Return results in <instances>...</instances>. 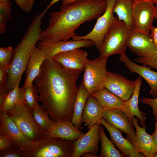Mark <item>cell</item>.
Segmentation results:
<instances>
[{
	"instance_id": "cell-20",
	"label": "cell",
	"mask_w": 157,
	"mask_h": 157,
	"mask_svg": "<svg viewBox=\"0 0 157 157\" xmlns=\"http://www.w3.org/2000/svg\"><path fill=\"white\" fill-rule=\"evenodd\" d=\"M79 129L72 122H54L46 133L47 137L49 138H60L73 142L83 134Z\"/></svg>"
},
{
	"instance_id": "cell-7",
	"label": "cell",
	"mask_w": 157,
	"mask_h": 157,
	"mask_svg": "<svg viewBox=\"0 0 157 157\" xmlns=\"http://www.w3.org/2000/svg\"><path fill=\"white\" fill-rule=\"evenodd\" d=\"M107 59L97 58L86 63L81 84L90 95L105 88Z\"/></svg>"
},
{
	"instance_id": "cell-22",
	"label": "cell",
	"mask_w": 157,
	"mask_h": 157,
	"mask_svg": "<svg viewBox=\"0 0 157 157\" xmlns=\"http://www.w3.org/2000/svg\"><path fill=\"white\" fill-rule=\"evenodd\" d=\"M135 88L131 97L125 101L124 108L122 110L125 113L131 123L135 116L140 120L141 126L145 125V114L139 110L138 107V97L140 86L142 83L141 77L139 76L137 79Z\"/></svg>"
},
{
	"instance_id": "cell-38",
	"label": "cell",
	"mask_w": 157,
	"mask_h": 157,
	"mask_svg": "<svg viewBox=\"0 0 157 157\" xmlns=\"http://www.w3.org/2000/svg\"><path fill=\"white\" fill-rule=\"evenodd\" d=\"M151 39L152 41L157 49V27L153 26L152 28L150 33H149Z\"/></svg>"
},
{
	"instance_id": "cell-28",
	"label": "cell",
	"mask_w": 157,
	"mask_h": 157,
	"mask_svg": "<svg viewBox=\"0 0 157 157\" xmlns=\"http://www.w3.org/2000/svg\"><path fill=\"white\" fill-rule=\"evenodd\" d=\"M33 118L39 127L44 131H48L53 125L54 122L50 118L45 108L39 105L31 110Z\"/></svg>"
},
{
	"instance_id": "cell-36",
	"label": "cell",
	"mask_w": 157,
	"mask_h": 157,
	"mask_svg": "<svg viewBox=\"0 0 157 157\" xmlns=\"http://www.w3.org/2000/svg\"><path fill=\"white\" fill-rule=\"evenodd\" d=\"M139 100L144 104L149 105L151 107L153 115L156 119L157 117V97L153 98L143 97L140 98Z\"/></svg>"
},
{
	"instance_id": "cell-26",
	"label": "cell",
	"mask_w": 157,
	"mask_h": 157,
	"mask_svg": "<svg viewBox=\"0 0 157 157\" xmlns=\"http://www.w3.org/2000/svg\"><path fill=\"white\" fill-rule=\"evenodd\" d=\"M90 94L88 91L81 84L75 98L72 123L80 129L82 123V117L83 109Z\"/></svg>"
},
{
	"instance_id": "cell-47",
	"label": "cell",
	"mask_w": 157,
	"mask_h": 157,
	"mask_svg": "<svg viewBox=\"0 0 157 157\" xmlns=\"http://www.w3.org/2000/svg\"><path fill=\"white\" fill-rule=\"evenodd\" d=\"M6 0H0V1H5Z\"/></svg>"
},
{
	"instance_id": "cell-32",
	"label": "cell",
	"mask_w": 157,
	"mask_h": 157,
	"mask_svg": "<svg viewBox=\"0 0 157 157\" xmlns=\"http://www.w3.org/2000/svg\"><path fill=\"white\" fill-rule=\"evenodd\" d=\"M11 46L0 47V67L8 68L13 53Z\"/></svg>"
},
{
	"instance_id": "cell-30",
	"label": "cell",
	"mask_w": 157,
	"mask_h": 157,
	"mask_svg": "<svg viewBox=\"0 0 157 157\" xmlns=\"http://www.w3.org/2000/svg\"><path fill=\"white\" fill-rule=\"evenodd\" d=\"M10 0L0 1V33H3L6 29L7 21L11 17V6Z\"/></svg>"
},
{
	"instance_id": "cell-40",
	"label": "cell",
	"mask_w": 157,
	"mask_h": 157,
	"mask_svg": "<svg viewBox=\"0 0 157 157\" xmlns=\"http://www.w3.org/2000/svg\"><path fill=\"white\" fill-rule=\"evenodd\" d=\"M83 157H98L97 155L91 152H88L83 154L81 156Z\"/></svg>"
},
{
	"instance_id": "cell-12",
	"label": "cell",
	"mask_w": 157,
	"mask_h": 157,
	"mask_svg": "<svg viewBox=\"0 0 157 157\" xmlns=\"http://www.w3.org/2000/svg\"><path fill=\"white\" fill-rule=\"evenodd\" d=\"M127 47L131 51L139 57L150 58L157 54L149 34L132 31L126 42Z\"/></svg>"
},
{
	"instance_id": "cell-33",
	"label": "cell",
	"mask_w": 157,
	"mask_h": 157,
	"mask_svg": "<svg viewBox=\"0 0 157 157\" xmlns=\"http://www.w3.org/2000/svg\"><path fill=\"white\" fill-rule=\"evenodd\" d=\"M0 157H25V155L22 150L13 145L0 150Z\"/></svg>"
},
{
	"instance_id": "cell-5",
	"label": "cell",
	"mask_w": 157,
	"mask_h": 157,
	"mask_svg": "<svg viewBox=\"0 0 157 157\" xmlns=\"http://www.w3.org/2000/svg\"><path fill=\"white\" fill-rule=\"evenodd\" d=\"M73 142L58 138H46L32 142L25 157H71Z\"/></svg>"
},
{
	"instance_id": "cell-9",
	"label": "cell",
	"mask_w": 157,
	"mask_h": 157,
	"mask_svg": "<svg viewBox=\"0 0 157 157\" xmlns=\"http://www.w3.org/2000/svg\"><path fill=\"white\" fill-rule=\"evenodd\" d=\"M155 6L147 1H135L132 10L133 31L149 35L155 18Z\"/></svg>"
},
{
	"instance_id": "cell-8",
	"label": "cell",
	"mask_w": 157,
	"mask_h": 157,
	"mask_svg": "<svg viewBox=\"0 0 157 157\" xmlns=\"http://www.w3.org/2000/svg\"><path fill=\"white\" fill-rule=\"evenodd\" d=\"M115 1L107 0V6L105 11L98 18L94 28L90 32L84 36L76 35L72 38V40H90L99 50L106 32L112 25L118 20V17L114 16L113 11Z\"/></svg>"
},
{
	"instance_id": "cell-11",
	"label": "cell",
	"mask_w": 157,
	"mask_h": 157,
	"mask_svg": "<svg viewBox=\"0 0 157 157\" xmlns=\"http://www.w3.org/2000/svg\"><path fill=\"white\" fill-rule=\"evenodd\" d=\"M0 134L7 136L15 145L25 153L32 143L24 135L8 114L1 112H0Z\"/></svg>"
},
{
	"instance_id": "cell-34",
	"label": "cell",
	"mask_w": 157,
	"mask_h": 157,
	"mask_svg": "<svg viewBox=\"0 0 157 157\" xmlns=\"http://www.w3.org/2000/svg\"><path fill=\"white\" fill-rule=\"evenodd\" d=\"M135 62L147 65L151 68L157 70V54L154 57L150 58H144L138 57L134 60Z\"/></svg>"
},
{
	"instance_id": "cell-42",
	"label": "cell",
	"mask_w": 157,
	"mask_h": 157,
	"mask_svg": "<svg viewBox=\"0 0 157 157\" xmlns=\"http://www.w3.org/2000/svg\"><path fill=\"white\" fill-rule=\"evenodd\" d=\"M147 1L153 4L157 3V0H147Z\"/></svg>"
},
{
	"instance_id": "cell-13",
	"label": "cell",
	"mask_w": 157,
	"mask_h": 157,
	"mask_svg": "<svg viewBox=\"0 0 157 157\" xmlns=\"http://www.w3.org/2000/svg\"><path fill=\"white\" fill-rule=\"evenodd\" d=\"M100 123L93 126L86 133L73 141L74 150L71 157H79L84 154L91 152L97 155L100 140Z\"/></svg>"
},
{
	"instance_id": "cell-17",
	"label": "cell",
	"mask_w": 157,
	"mask_h": 157,
	"mask_svg": "<svg viewBox=\"0 0 157 157\" xmlns=\"http://www.w3.org/2000/svg\"><path fill=\"white\" fill-rule=\"evenodd\" d=\"M119 59L124 63L131 73H137L147 82L150 88L149 94L153 98L157 96V72L150 69L145 65H139L132 62L125 53L121 54Z\"/></svg>"
},
{
	"instance_id": "cell-19",
	"label": "cell",
	"mask_w": 157,
	"mask_h": 157,
	"mask_svg": "<svg viewBox=\"0 0 157 157\" xmlns=\"http://www.w3.org/2000/svg\"><path fill=\"white\" fill-rule=\"evenodd\" d=\"M103 117L109 124L125 133L128 140L134 137L136 135L133 124L130 122L127 116L120 109L105 110Z\"/></svg>"
},
{
	"instance_id": "cell-6",
	"label": "cell",
	"mask_w": 157,
	"mask_h": 157,
	"mask_svg": "<svg viewBox=\"0 0 157 157\" xmlns=\"http://www.w3.org/2000/svg\"><path fill=\"white\" fill-rule=\"evenodd\" d=\"M8 114L24 135L32 142L47 137V133L41 129L35 122L31 110L26 102L17 106Z\"/></svg>"
},
{
	"instance_id": "cell-15",
	"label": "cell",
	"mask_w": 157,
	"mask_h": 157,
	"mask_svg": "<svg viewBox=\"0 0 157 157\" xmlns=\"http://www.w3.org/2000/svg\"><path fill=\"white\" fill-rule=\"evenodd\" d=\"M88 56L86 51L77 48L59 53L53 59L69 70L81 72L85 69Z\"/></svg>"
},
{
	"instance_id": "cell-3",
	"label": "cell",
	"mask_w": 157,
	"mask_h": 157,
	"mask_svg": "<svg viewBox=\"0 0 157 157\" xmlns=\"http://www.w3.org/2000/svg\"><path fill=\"white\" fill-rule=\"evenodd\" d=\"M42 21L39 17H34L22 39L13 50L7 72V94L19 86L32 51L42 38Z\"/></svg>"
},
{
	"instance_id": "cell-24",
	"label": "cell",
	"mask_w": 157,
	"mask_h": 157,
	"mask_svg": "<svg viewBox=\"0 0 157 157\" xmlns=\"http://www.w3.org/2000/svg\"><path fill=\"white\" fill-rule=\"evenodd\" d=\"M90 95L96 99L105 110L120 109L124 108L125 100L105 88Z\"/></svg>"
},
{
	"instance_id": "cell-4",
	"label": "cell",
	"mask_w": 157,
	"mask_h": 157,
	"mask_svg": "<svg viewBox=\"0 0 157 157\" xmlns=\"http://www.w3.org/2000/svg\"><path fill=\"white\" fill-rule=\"evenodd\" d=\"M123 21L115 22L106 34L99 49V58L125 53L127 41L132 31Z\"/></svg>"
},
{
	"instance_id": "cell-44",
	"label": "cell",
	"mask_w": 157,
	"mask_h": 157,
	"mask_svg": "<svg viewBox=\"0 0 157 157\" xmlns=\"http://www.w3.org/2000/svg\"><path fill=\"white\" fill-rule=\"evenodd\" d=\"M135 1H147V0H135Z\"/></svg>"
},
{
	"instance_id": "cell-18",
	"label": "cell",
	"mask_w": 157,
	"mask_h": 157,
	"mask_svg": "<svg viewBox=\"0 0 157 157\" xmlns=\"http://www.w3.org/2000/svg\"><path fill=\"white\" fill-rule=\"evenodd\" d=\"M100 124L107 129L111 140L119 149L124 157H145L137 151L134 146L129 140L124 137L122 132L116 127L109 124L104 118L101 119Z\"/></svg>"
},
{
	"instance_id": "cell-25",
	"label": "cell",
	"mask_w": 157,
	"mask_h": 157,
	"mask_svg": "<svg viewBox=\"0 0 157 157\" xmlns=\"http://www.w3.org/2000/svg\"><path fill=\"white\" fill-rule=\"evenodd\" d=\"M135 0H115L113 12L117 16L118 20L123 21L133 31V22L132 10Z\"/></svg>"
},
{
	"instance_id": "cell-23",
	"label": "cell",
	"mask_w": 157,
	"mask_h": 157,
	"mask_svg": "<svg viewBox=\"0 0 157 157\" xmlns=\"http://www.w3.org/2000/svg\"><path fill=\"white\" fill-rule=\"evenodd\" d=\"M46 58L42 51L38 47L34 48L29 60L26 72L24 88L31 85L39 74L41 65Z\"/></svg>"
},
{
	"instance_id": "cell-21",
	"label": "cell",
	"mask_w": 157,
	"mask_h": 157,
	"mask_svg": "<svg viewBox=\"0 0 157 157\" xmlns=\"http://www.w3.org/2000/svg\"><path fill=\"white\" fill-rule=\"evenodd\" d=\"M104 110L96 99L89 95L83 111L82 122L85 124L88 129L97 124H100Z\"/></svg>"
},
{
	"instance_id": "cell-1",
	"label": "cell",
	"mask_w": 157,
	"mask_h": 157,
	"mask_svg": "<svg viewBox=\"0 0 157 157\" xmlns=\"http://www.w3.org/2000/svg\"><path fill=\"white\" fill-rule=\"evenodd\" d=\"M81 72L69 70L53 59L46 58L33 81L39 101L54 122H72Z\"/></svg>"
},
{
	"instance_id": "cell-45",
	"label": "cell",
	"mask_w": 157,
	"mask_h": 157,
	"mask_svg": "<svg viewBox=\"0 0 157 157\" xmlns=\"http://www.w3.org/2000/svg\"><path fill=\"white\" fill-rule=\"evenodd\" d=\"M156 122L155 124V126H157V117L155 119Z\"/></svg>"
},
{
	"instance_id": "cell-2",
	"label": "cell",
	"mask_w": 157,
	"mask_h": 157,
	"mask_svg": "<svg viewBox=\"0 0 157 157\" xmlns=\"http://www.w3.org/2000/svg\"><path fill=\"white\" fill-rule=\"evenodd\" d=\"M107 0H76L62 4L59 11L51 12L42 38L54 42L69 40L76 35L75 31L83 23L98 18L104 13Z\"/></svg>"
},
{
	"instance_id": "cell-41",
	"label": "cell",
	"mask_w": 157,
	"mask_h": 157,
	"mask_svg": "<svg viewBox=\"0 0 157 157\" xmlns=\"http://www.w3.org/2000/svg\"><path fill=\"white\" fill-rule=\"evenodd\" d=\"M76 0H62V4L63 5H67Z\"/></svg>"
},
{
	"instance_id": "cell-16",
	"label": "cell",
	"mask_w": 157,
	"mask_h": 157,
	"mask_svg": "<svg viewBox=\"0 0 157 157\" xmlns=\"http://www.w3.org/2000/svg\"><path fill=\"white\" fill-rule=\"evenodd\" d=\"M132 122L136 129L135 136L128 140L135 147L137 151L147 157H154L157 153V147L151 135L148 134L145 129L147 126H139L138 120L133 117Z\"/></svg>"
},
{
	"instance_id": "cell-29",
	"label": "cell",
	"mask_w": 157,
	"mask_h": 157,
	"mask_svg": "<svg viewBox=\"0 0 157 157\" xmlns=\"http://www.w3.org/2000/svg\"><path fill=\"white\" fill-rule=\"evenodd\" d=\"M101 149L99 157H123L124 156L117 149L112 141L108 138L102 126L99 128Z\"/></svg>"
},
{
	"instance_id": "cell-46",
	"label": "cell",
	"mask_w": 157,
	"mask_h": 157,
	"mask_svg": "<svg viewBox=\"0 0 157 157\" xmlns=\"http://www.w3.org/2000/svg\"><path fill=\"white\" fill-rule=\"evenodd\" d=\"M154 157H157V153L156 154Z\"/></svg>"
},
{
	"instance_id": "cell-35",
	"label": "cell",
	"mask_w": 157,
	"mask_h": 157,
	"mask_svg": "<svg viewBox=\"0 0 157 157\" xmlns=\"http://www.w3.org/2000/svg\"><path fill=\"white\" fill-rule=\"evenodd\" d=\"M17 6L26 13L30 12L32 9L34 0H14Z\"/></svg>"
},
{
	"instance_id": "cell-31",
	"label": "cell",
	"mask_w": 157,
	"mask_h": 157,
	"mask_svg": "<svg viewBox=\"0 0 157 157\" xmlns=\"http://www.w3.org/2000/svg\"><path fill=\"white\" fill-rule=\"evenodd\" d=\"M23 88L24 90L26 102L29 109L31 110L39 105V98L37 90L33 84Z\"/></svg>"
},
{
	"instance_id": "cell-14",
	"label": "cell",
	"mask_w": 157,
	"mask_h": 157,
	"mask_svg": "<svg viewBox=\"0 0 157 157\" xmlns=\"http://www.w3.org/2000/svg\"><path fill=\"white\" fill-rule=\"evenodd\" d=\"M136 83L119 74L108 72L105 88L124 100L130 98L134 90Z\"/></svg>"
},
{
	"instance_id": "cell-27",
	"label": "cell",
	"mask_w": 157,
	"mask_h": 157,
	"mask_svg": "<svg viewBox=\"0 0 157 157\" xmlns=\"http://www.w3.org/2000/svg\"><path fill=\"white\" fill-rule=\"evenodd\" d=\"M25 102L24 89L17 86L7 94L0 105V112L8 114L17 106Z\"/></svg>"
},
{
	"instance_id": "cell-37",
	"label": "cell",
	"mask_w": 157,
	"mask_h": 157,
	"mask_svg": "<svg viewBox=\"0 0 157 157\" xmlns=\"http://www.w3.org/2000/svg\"><path fill=\"white\" fill-rule=\"evenodd\" d=\"M13 145L14 144L13 142L7 136L0 134V150Z\"/></svg>"
},
{
	"instance_id": "cell-10",
	"label": "cell",
	"mask_w": 157,
	"mask_h": 157,
	"mask_svg": "<svg viewBox=\"0 0 157 157\" xmlns=\"http://www.w3.org/2000/svg\"><path fill=\"white\" fill-rule=\"evenodd\" d=\"M94 45L89 40H68L54 42L49 39L41 38L37 44V47L44 53L46 58L53 59L57 53L73 49L90 47Z\"/></svg>"
},
{
	"instance_id": "cell-39",
	"label": "cell",
	"mask_w": 157,
	"mask_h": 157,
	"mask_svg": "<svg viewBox=\"0 0 157 157\" xmlns=\"http://www.w3.org/2000/svg\"><path fill=\"white\" fill-rule=\"evenodd\" d=\"M151 136L154 142L157 147V126H155V130Z\"/></svg>"
},
{
	"instance_id": "cell-43",
	"label": "cell",
	"mask_w": 157,
	"mask_h": 157,
	"mask_svg": "<svg viewBox=\"0 0 157 157\" xmlns=\"http://www.w3.org/2000/svg\"><path fill=\"white\" fill-rule=\"evenodd\" d=\"M155 11V18L157 19V3L156 4Z\"/></svg>"
}]
</instances>
